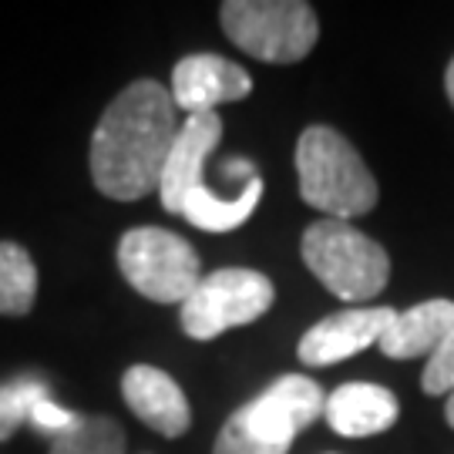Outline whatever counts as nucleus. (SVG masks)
<instances>
[{"mask_svg":"<svg viewBox=\"0 0 454 454\" xmlns=\"http://www.w3.org/2000/svg\"><path fill=\"white\" fill-rule=\"evenodd\" d=\"M179 108L159 82H131L105 108L91 135V179L95 189L118 202H135L159 192L162 168L179 135Z\"/></svg>","mask_w":454,"mask_h":454,"instance_id":"obj_1","label":"nucleus"},{"mask_svg":"<svg viewBox=\"0 0 454 454\" xmlns=\"http://www.w3.org/2000/svg\"><path fill=\"white\" fill-rule=\"evenodd\" d=\"M296 176L303 202L326 219H360L377 206V179L360 152L337 129L309 125L296 142Z\"/></svg>","mask_w":454,"mask_h":454,"instance_id":"obj_2","label":"nucleus"},{"mask_svg":"<svg viewBox=\"0 0 454 454\" xmlns=\"http://www.w3.org/2000/svg\"><path fill=\"white\" fill-rule=\"evenodd\" d=\"M300 253L309 273L347 303L373 300L390 279L387 249L340 219L313 223L303 232Z\"/></svg>","mask_w":454,"mask_h":454,"instance_id":"obj_3","label":"nucleus"},{"mask_svg":"<svg viewBox=\"0 0 454 454\" xmlns=\"http://www.w3.org/2000/svg\"><path fill=\"white\" fill-rule=\"evenodd\" d=\"M219 24L236 48L270 65L303 61L320 37V20L307 0H226Z\"/></svg>","mask_w":454,"mask_h":454,"instance_id":"obj_4","label":"nucleus"},{"mask_svg":"<svg viewBox=\"0 0 454 454\" xmlns=\"http://www.w3.org/2000/svg\"><path fill=\"white\" fill-rule=\"evenodd\" d=\"M118 270L152 303H185L202 283V262L189 239L159 226L129 229L118 243Z\"/></svg>","mask_w":454,"mask_h":454,"instance_id":"obj_5","label":"nucleus"},{"mask_svg":"<svg viewBox=\"0 0 454 454\" xmlns=\"http://www.w3.org/2000/svg\"><path fill=\"white\" fill-rule=\"evenodd\" d=\"M276 290L270 276L229 266L202 276V283L182 303V330L192 340H215L226 330L256 324L273 307Z\"/></svg>","mask_w":454,"mask_h":454,"instance_id":"obj_6","label":"nucleus"},{"mask_svg":"<svg viewBox=\"0 0 454 454\" xmlns=\"http://www.w3.org/2000/svg\"><path fill=\"white\" fill-rule=\"evenodd\" d=\"M324 407L326 394L317 380L303 373H283L260 397L239 407L229 421L266 454H286L300 431H307L317 418H324Z\"/></svg>","mask_w":454,"mask_h":454,"instance_id":"obj_7","label":"nucleus"},{"mask_svg":"<svg viewBox=\"0 0 454 454\" xmlns=\"http://www.w3.org/2000/svg\"><path fill=\"white\" fill-rule=\"evenodd\" d=\"M397 309L390 307H357L340 309L333 317H324L317 326H309L303 340L296 347V354L309 367H333L340 360L354 357L360 350H367L387 333L390 320Z\"/></svg>","mask_w":454,"mask_h":454,"instance_id":"obj_8","label":"nucleus"},{"mask_svg":"<svg viewBox=\"0 0 454 454\" xmlns=\"http://www.w3.org/2000/svg\"><path fill=\"white\" fill-rule=\"evenodd\" d=\"M249 71L219 54H189L172 71V101L189 114L215 112L219 105L249 98Z\"/></svg>","mask_w":454,"mask_h":454,"instance_id":"obj_9","label":"nucleus"},{"mask_svg":"<svg viewBox=\"0 0 454 454\" xmlns=\"http://www.w3.org/2000/svg\"><path fill=\"white\" fill-rule=\"evenodd\" d=\"M223 142V118L215 112L189 114L182 121L179 135L172 142L168 162L162 168V182H159V195H162V209L179 215L185 195L206 185V162L209 155Z\"/></svg>","mask_w":454,"mask_h":454,"instance_id":"obj_10","label":"nucleus"},{"mask_svg":"<svg viewBox=\"0 0 454 454\" xmlns=\"http://www.w3.org/2000/svg\"><path fill=\"white\" fill-rule=\"evenodd\" d=\"M121 397L129 411L152 431H159L162 438H182L192 424V411L176 377H168L159 367L135 364L121 377Z\"/></svg>","mask_w":454,"mask_h":454,"instance_id":"obj_11","label":"nucleus"},{"mask_svg":"<svg viewBox=\"0 0 454 454\" xmlns=\"http://www.w3.org/2000/svg\"><path fill=\"white\" fill-rule=\"evenodd\" d=\"M454 333V303L451 300H427L411 309H397L387 333L380 337V350L390 360L431 357L441 343Z\"/></svg>","mask_w":454,"mask_h":454,"instance_id":"obj_12","label":"nucleus"},{"mask_svg":"<svg viewBox=\"0 0 454 454\" xmlns=\"http://www.w3.org/2000/svg\"><path fill=\"white\" fill-rule=\"evenodd\" d=\"M401 414L397 397L380 384H343L326 397L324 418L343 438H371L394 427Z\"/></svg>","mask_w":454,"mask_h":454,"instance_id":"obj_13","label":"nucleus"},{"mask_svg":"<svg viewBox=\"0 0 454 454\" xmlns=\"http://www.w3.org/2000/svg\"><path fill=\"white\" fill-rule=\"evenodd\" d=\"M260 199H262L260 176L246 182L243 192L232 195V199L209 189V185H199V189H192V192L185 195L179 215L189 219L195 229H206V232H232V229H239L256 212Z\"/></svg>","mask_w":454,"mask_h":454,"instance_id":"obj_14","label":"nucleus"},{"mask_svg":"<svg viewBox=\"0 0 454 454\" xmlns=\"http://www.w3.org/2000/svg\"><path fill=\"white\" fill-rule=\"evenodd\" d=\"M37 300V266L20 243H0V317H24Z\"/></svg>","mask_w":454,"mask_h":454,"instance_id":"obj_15","label":"nucleus"},{"mask_svg":"<svg viewBox=\"0 0 454 454\" xmlns=\"http://www.w3.org/2000/svg\"><path fill=\"white\" fill-rule=\"evenodd\" d=\"M48 454H125V431L105 414H78L65 434L51 438Z\"/></svg>","mask_w":454,"mask_h":454,"instance_id":"obj_16","label":"nucleus"},{"mask_svg":"<svg viewBox=\"0 0 454 454\" xmlns=\"http://www.w3.org/2000/svg\"><path fill=\"white\" fill-rule=\"evenodd\" d=\"M41 397H51V387L34 373H20L14 380H0V441H7L20 424H27L31 407Z\"/></svg>","mask_w":454,"mask_h":454,"instance_id":"obj_17","label":"nucleus"},{"mask_svg":"<svg viewBox=\"0 0 454 454\" xmlns=\"http://www.w3.org/2000/svg\"><path fill=\"white\" fill-rule=\"evenodd\" d=\"M421 387H424V394H431V397L451 394L454 390V333L427 357L424 373H421Z\"/></svg>","mask_w":454,"mask_h":454,"instance_id":"obj_18","label":"nucleus"},{"mask_svg":"<svg viewBox=\"0 0 454 454\" xmlns=\"http://www.w3.org/2000/svg\"><path fill=\"white\" fill-rule=\"evenodd\" d=\"M27 421L41 431V434H51V438H58V434H65L71 424L78 421V414H71L67 407H61L54 397H41L37 404L31 407V418Z\"/></svg>","mask_w":454,"mask_h":454,"instance_id":"obj_19","label":"nucleus"},{"mask_svg":"<svg viewBox=\"0 0 454 454\" xmlns=\"http://www.w3.org/2000/svg\"><path fill=\"white\" fill-rule=\"evenodd\" d=\"M444 91H448V98H451V105H454V58H451V65H448V71H444Z\"/></svg>","mask_w":454,"mask_h":454,"instance_id":"obj_20","label":"nucleus"},{"mask_svg":"<svg viewBox=\"0 0 454 454\" xmlns=\"http://www.w3.org/2000/svg\"><path fill=\"white\" fill-rule=\"evenodd\" d=\"M444 418H448V424L454 427V390L448 394V404H444Z\"/></svg>","mask_w":454,"mask_h":454,"instance_id":"obj_21","label":"nucleus"}]
</instances>
